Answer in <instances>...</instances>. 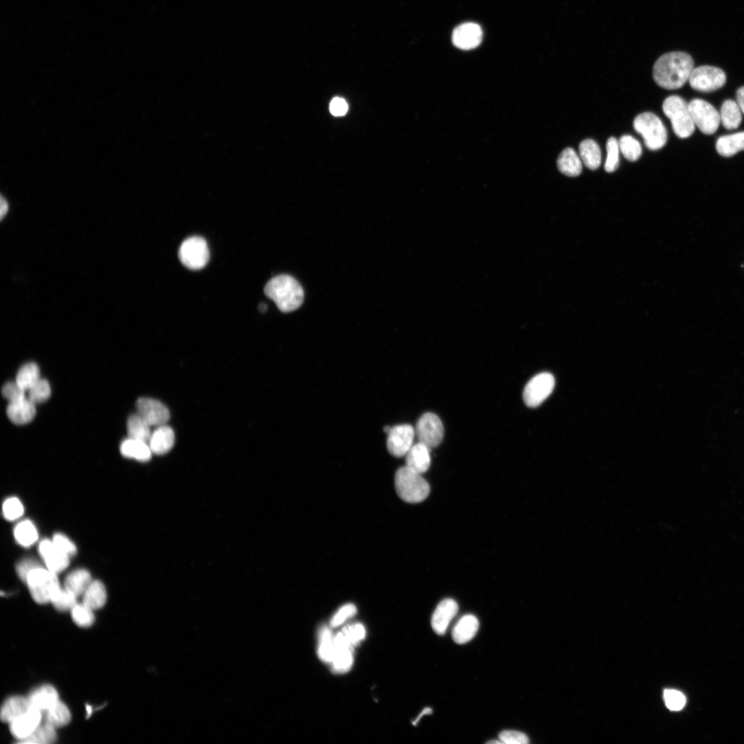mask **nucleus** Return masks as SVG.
Wrapping results in <instances>:
<instances>
[{
	"label": "nucleus",
	"instance_id": "obj_1",
	"mask_svg": "<svg viewBox=\"0 0 744 744\" xmlns=\"http://www.w3.org/2000/svg\"><path fill=\"white\" fill-rule=\"evenodd\" d=\"M694 69V61L689 54L670 52L656 61L653 70V79L663 89H679L689 80Z\"/></svg>",
	"mask_w": 744,
	"mask_h": 744
},
{
	"label": "nucleus",
	"instance_id": "obj_2",
	"mask_svg": "<svg viewBox=\"0 0 744 744\" xmlns=\"http://www.w3.org/2000/svg\"><path fill=\"white\" fill-rule=\"evenodd\" d=\"M265 294L273 300L283 313H291L301 307L304 299L300 284L289 275H279L272 279L265 287Z\"/></svg>",
	"mask_w": 744,
	"mask_h": 744
},
{
	"label": "nucleus",
	"instance_id": "obj_3",
	"mask_svg": "<svg viewBox=\"0 0 744 744\" xmlns=\"http://www.w3.org/2000/svg\"><path fill=\"white\" fill-rule=\"evenodd\" d=\"M421 475L407 466L397 471L394 479L395 488L399 497L405 502L419 504L428 497L430 487Z\"/></svg>",
	"mask_w": 744,
	"mask_h": 744
},
{
	"label": "nucleus",
	"instance_id": "obj_4",
	"mask_svg": "<svg viewBox=\"0 0 744 744\" xmlns=\"http://www.w3.org/2000/svg\"><path fill=\"white\" fill-rule=\"evenodd\" d=\"M665 115L670 120L675 135L681 139L690 137L695 125L689 111L688 104L681 98L673 95L665 100L662 106Z\"/></svg>",
	"mask_w": 744,
	"mask_h": 744
},
{
	"label": "nucleus",
	"instance_id": "obj_5",
	"mask_svg": "<svg viewBox=\"0 0 744 744\" xmlns=\"http://www.w3.org/2000/svg\"><path fill=\"white\" fill-rule=\"evenodd\" d=\"M25 583L33 599L41 605L51 602L61 588L57 574L42 566L33 570L27 576Z\"/></svg>",
	"mask_w": 744,
	"mask_h": 744
},
{
	"label": "nucleus",
	"instance_id": "obj_6",
	"mask_svg": "<svg viewBox=\"0 0 744 744\" xmlns=\"http://www.w3.org/2000/svg\"><path fill=\"white\" fill-rule=\"evenodd\" d=\"M633 127L642 136L649 150H657L666 145L668 139L666 128L655 114L646 112L639 115L634 120Z\"/></svg>",
	"mask_w": 744,
	"mask_h": 744
},
{
	"label": "nucleus",
	"instance_id": "obj_7",
	"mask_svg": "<svg viewBox=\"0 0 744 744\" xmlns=\"http://www.w3.org/2000/svg\"><path fill=\"white\" fill-rule=\"evenodd\" d=\"M179 258L182 264L192 271L203 269L209 262L207 244L200 236H192L185 240L179 247Z\"/></svg>",
	"mask_w": 744,
	"mask_h": 744
},
{
	"label": "nucleus",
	"instance_id": "obj_8",
	"mask_svg": "<svg viewBox=\"0 0 744 744\" xmlns=\"http://www.w3.org/2000/svg\"><path fill=\"white\" fill-rule=\"evenodd\" d=\"M688 81L694 90L702 93H710L724 86L726 82V76L719 68L701 66L692 70Z\"/></svg>",
	"mask_w": 744,
	"mask_h": 744
},
{
	"label": "nucleus",
	"instance_id": "obj_9",
	"mask_svg": "<svg viewBox=\"0 0 744 744\" xmlns=\"http://www.w3.org/2000/svg\"><path fill=\"white\" fill-rule=\"evenodd\" d=\"M688 107L695 125L702 133L712 135L718 130L719 113L712 105L703 100L695 99L688 104Z\"/></svg>",
	"mask_w": 744,
	"mask_h": 744
},
{
	"label": "nucleus",
	"instance_id": "obj_10",
	"mask_svg": "<svg viewBox=\"0 0 744 744\" xmlns=\"http://www.w3.org/2000/svg\"><path fill=\"white\" fill-rule=\"evenodd\" d=\"M555 384V378L550 373L543 372L534 376L524 390L523 400L526 405L537 407L541 405L552 394Z\"/></svg>",
	"mask_w": 744,
	"mask_h": 744
},
{
	"label": "nucleus",
	"instance_id": "obj_11",
	"mask_svg": "<svg viewBox=\"0 0 744 744\" xmlns=\"http://www.w3.org/2000/svg\"><path fill=\"white\" fill-rule=\"evenodd\" d=\"M415 431L419 442L430 449L438 446L444 436L442 422L433 413L423 414L418 420Z\"/></svg>",
	"mask_w": 744,
	"mask_h": 744
},
{
	"label": "nucleus",
	"instance_id": "obj_12",
	"mask_svg": "<svg viewBox=\"0 0 744 744\" xmlns=\"http://www.w3.org/2000/svg\"><path fill=\"white\" fill-rule=\"evenodd\" d=\"M387 447L395 457L406 455L414 445L416 431L410 425H401L391 427L387 433Z\"/></svg>",
	"mask_w": 744,
	"mask_h": 744
},
{
	"label": "nucleus",
	"instance_id": "obj_13",
	"mask_svg": "<svg viewBox=\"0 0 744 744\" xmlns=\"http://www.w3.org/2000/svg\"><path fill=\"white\" fill-rule=\"evenodd\" d=\"M137 414L151 427H159L170 420V412L161 402L150 398H141L136 403Z\"/></svg>",
	"mask_w": 744,
	"mask_h": 744
},
{
	"label": "nucleus",
	"instance_id": "obj_14",
	"mask_svg": "<svg viewBox=\"0 0 744 744\" xmlns=\"http://www.w3.org/2000/svg\"><path fill=\"white\" fill-rule=\"evenodd\" d=\"M335 654L332 662V670L336 673H348L354 663V646L341 631L334 638Z\"/></svg>",
	"mask_w": 744,
	"mask_h": 744
},
{
	"label": "nucleus",
	"instance_id": "obj_15",
	"mask_svg": "<svg viewBox=\"0 0 744 744\" xmlns=\"http://www.w3.org/2000/svg\"><path fill=\"white\" fill-rule=\"evenodd\" d=\"M481 27L475 23H467L456 27L452 34V42L457 48L468 51L477 48L482 41Z\"/></svg>",
	"mask_w": 744,
	"mask_h": 744
},
{
	"label": "nucleus",
	"instance_id": "obj_16",
	"mask_svg": "<svg viewBox=\"0 0 744 744\" xmlns=\"http://www.w3.org/2000/svg\"><path fill=\"white\" fill-rule=\"evenodd\" d=\"M42 712L32 708L27 712L10 723V730L21 741L29 737L41 724Z\"/></svg>",
	"mask_w": 744,
	"mask_h": 744
},
{
	"label": "nucleus",
	"instance_id": "obj_17",
	"mask_svg": "<svg viewBox=\"0 0 744 744\" xmlns=\"http://www.w3.org/2000/svg\"><path fill=\"white\" fill-rule=\"evenodd\" d=\"M39 553L47 568L55 574L63 572L69 565L70 557L58 551L53 541H43L39 545Z\"/></svg>",
	"mask_w": 744,
	"mask_h": 744
},
{
	"label": "nucleus",
	"instance_id": "obj_18",
	"mask_svg": "<svg viewBox=\"0 0 744 744\" xmlns=\"http://www.w3.org/2000/svg\"><path fill=\"white\" fill-rule=\"evenodd\" d=\"M458 611V605L452 599H445L438 605L431 618V627L440 635H444Z\"/></svg>",
	"mask_w": 744,
	"mask_h": 744
},
{
	"label": "nucleus",
	"instance_id": "obj_19",
	"mask_svg": "<svg viewBox=\"0 0 744 744\" xmlns=\"http://www.w3.org/2000/svg\"><path fill=\"white\" fill-rule=\"evenodd\" d=\"M7 414L10 420L16 425L28 424L34 419L36 415V404L28 398L11 403L8 407Z\"/></svg>",
	"mask_w": 744,
	"mask_h": 744
},
{
	"label": "nucleus",
	"instance_id": "obj_20",
	"mask_svg": "<svg viewBox=\"0 0 744 744\" xmlns=\"http://www.w3.org/2000/svg\"><path fill=\"white\" fill-rule=\"evenodd\" d=\"M430 449L420 442L414 444L405 455V466L420 474L427 472L431 464Z\"/></svg>",
	"mask_w": 744,
	"mask_h": 744
},
{
	"label": "nucleus",
	"instance_id": "obj_21",
	"mask_svg": "<svg viewBox=\"0 0 744 744\" xmlns=\"http://www.w3.org/2000/svg\"><path fill=\"white\" fill-rule=\"evenodd\" d=\"M174 441V431L170 427L164 425L153 431L148 444L153 453L164 455L172 449Z\"/></svg>",
	"mask_w": 744,
	"mask_h": 744
},
{
	"label": "nucleus",
	"instance_id": "obj_22",
	"mask_svg": "<svg viewBox=\"0 0 744 744\" xmlns=\"http://www.w3.org/2000/svg\"><path fill=\"white\" fill-rule=\"evenodd\" d=\"M28 699L32 708L47 712L59 701V695L54 686L45 685L34 690Z\"/></svg>",
	"mask_w": 744,
	"mask_h": 744
},
{
	"label": "nucleus",
	"instance_id": "obj_23",
	"mask_svg": "<svg viewBox=\"0 0 744 744\" xmlns=\"http://www.w3.org/2000/svg\"><path fill=\"white\" fill-rule=\"evenodd\" d=\"M479 629V621L473 615L462 617L455 625L452 631L453 641L458 644H463L471 640Z\"/></svg>",
	"mask_w": 744,
	"mask_h": 744
},
{
	"label": "nucleus",
	"instance_id": "obj_24",
	"mask_svg": "<svg viewBox=\"0 0 744 744\" xmlns=\"http://www.w3.org/2000/svg\"><path fill=\"white\" fill-rule=\"evenodd\" d=\"M32 706L28 698L14 696L5 701L1 708V719L3 722L11 723L26 712Z\"/></svg>",
	"mask_w": 744,
	"mask_h": 744
},
{
	"label": "nucleus",
	"instance_id": "obj_25",
	"mask_svg": "<svg viewBox=\"0 0 744 744\" xmlns=\"http://www.w3.org/2000/svg\"><path fill=\"white\" fill-rule=\"evenodd\" d=\"M122 455L128 458L140 462H148L152 457L153 452L148 442L128 438L120 445Z\"/></svg>",
	"mask_w": 744,
	"mask_h": 744
},
{
	"label": "nucleus",
	"instance_id": "obj_26",
	"mask_svg": "<svg viewBox=\"0 0 744 744\" xmlns=\"http://www.w3.org/2000/svg\"><path fill=\"white\" fill-rule=\"evenodd\" d=\"M557 165L559 170L568 177H578L583 170V163L576 151L565 148L559 155Z\"/></svg>",
	"mask_w": 744,
	"mask_h": 744
},
{
	"label": "nucleus",
	"instance_id": "obj_27",
	"mask_svg": "<svg viewBox=\"0 0 744 744\" xmlns=\"http://www.w3.org/2000/svg\"><path fill=\"white\" fill-rule=\"evenodd\" d=\"M717 153L725 157H730L744 150V132L720 137L716 142Z\"/></svg>",
	"mask_w": 744,
	"mask_h": 744
},
{
	"label": "nucleus",
	"instance_id": "obj_28",
	"mask_svg": "<svg viewBox=\"0 0 744 744\" xmlns=\"http://www.w3.org/2000/svg\"><path fill=\"white\" fill-rule=\"evenodd\" d=\"M93 582L90 573L85 570H78L67 576L65 588L76 596H83Z\"/></svg>",
	"mask_w": 744,
	"mask_h": 744
},
{
	"label": "nucleus",
	"instance_id": "obj_29",
	"mask_svg": "<svg viewBox=\"0 0 744 744\" xmlns=\"http://www.w3.org/2000/svg\"><path fill=\"white\" fill-rule=\"evenodd\" d=\"M580 156L590 170H597L601 164L602 153L599 145L593 139H585L579 146Z\"/></svg>",
	"mask_w": 744,
	"mask_h": 744
},
{
	"label": "nucleus",
	"instance_id": "obj_30",
	"mask_svg": "<svg viewBox=\"0 0 744 744\" xmlns=\"http://www.w3.org/2000/svg\"><path fill=\"white\" fill-rule=\"evenodd\" d=\"M106 600L107 593L104 584L98 580H93L83 595V604L94 611L102 608Z\"/></svg>",
	"mask_w": 744,
	"mask_h": 744
},
{
	"label": "nucleus",
	"instance_id": "obj_31",
	"mask_svg": "<svg viewBox=\"0 0 744 744\" xmlns=\"http://www.w3.org/2000/svg\"><path fill=\"white\" fill-rule=\"evenodd\" d=\"M719 117L720 123L727 130L736 129L742 121L741 111L737 103L731 100L723 102Z\"/></svg>",
	"mask_w": 744,
	"mask_h": 744
},
{
	"label": "nucleus",
	"instance_id": "obj_32",
	"mask_svg": "<svg viewBox=\"0 0 744 744\" xmlns=\"http://www.w3.org/2000/svg\"><path fill=\"white\" fill-rule=\"evenodd\" d=\"M151 426L137 413L132 414L127 420V431L129 438L149 442L152 431Z\"/></svg>",
	"mask_w": 744,
	"mask_h": 744
},
{
	"label": "nucleus",
	"instance_id": "obj_33",
	"mask_svg": "<svg viewBox=\"0 0 744 744\" xmlns=\"http://www.w3.org/2000/svg\"><path fill=\"white\" fill-rule=\"evenodd\" d=\"M71 720L69 708L60 700L46 712L45 722L55 728L67 725Z\"/></svg>",
	"mask_w": 744,
	"mask_h": 744
},
{
	"label": "nucleus",
	"instance_id": "obj_34",
	"mask_svg": "<svg viewBox=\"0 0 744 744\" xmlns=\"http://www.w3.org/2000/svg\"><path fill=\"white\" fill-rule=\"evenodd\" d=\"M334 636L330 628H321L319 633L318 656L326 663H332L335 654Z\"/></svg>",
	"mask_w": 744,
	"mask_h": 744
},
{
	"label": "nucleus",
	"instance_id": "obj_35",
	"mask_svg": "<svg viewBox=\"0 0 744 744\" xmlns=\"http://www.w3.org/2000/svg\"><path fill=\"white\" fill-rule=\"evenodd\" d=\"M16 541L23 547L29 548L38 539V533L34 524L26 520L20 523L14 530Z\"/></svg>",
	"mask_w": 744,
	"mask_h": 744
},
{
	"label": "nucleus",
	"instance_id": "obj_36",
	"mask_svg": "<svg viewBox=\"0 0 744 744\" xmlns=\"http://www.w3.org/2000/svg\"><path fill=\"white\" fill-rule=\"evenodd\" d=\"M41 379V371L38 365L28 363L20 368L16 382L25 390L29 391Z\"/></svg>",
	"mask_w": 744,
	"mask_h": 744
},
{
	"label": "nucleus",
	"instance_id": "obj_37",
	"mask_svg": "<svg viewBox=\"0 0 744 744\" xmlns=\"http://www.w3.org/2000/svg\"><path fill=\"white\" fill-rule=\"evenodd\" d=\"M56 739V728L45 722L44 724H41L29 737L21 741V743L50 744L55 743Z\"/></svg>",
	"mask_w": 744,
	"mask_h": 744
},
{
	"label": "nucleus",
	"instance_id": "obj_38",
	"mask_svg": "<svg viewBox=\"0 0 744 744\" xmlns=\"http://www.w3.org/2000/svg\"><path fill=\"white\" fill-rule=\"evenodd\" d=\"M620 150L624 157L630 161L638 160L642 153L640 142L631 135H624L619 141Z\"/></svg>",
	"mask_w": 744,
	"mask_h": 744
},
{
	"label": "nucleus",
	"instance_id": "obj_39",
	"mask_svg": "<svg viewBox=\"0 0 744 744\" xmlns=\"http://www.w3.org/2000/svg\"><path fill=\"white\" fill-rule=\"evenodd\" d=\"M77 596L65 588H60L51 602L57 610L67 611H71L77 605Z\"/></svg>",
	"mask_w": 744,
	"mask_h": 744
},
{
	"label": "nucleus",
	"instance_id": "obj_40",
	"mask_svg": "<svg viewBox=\"0 0 744 744\" xmlns=\"http://www.w3.org/2000/svg\"><path fill=\"white\" fill-rule=\"evenodd\" d=\"M51 395L52 388L49 383L45 379H41L29 390L28 398L36 405L48 401Z\"/></svg>",
	"mask_w": 744,
	"mask_h": 744
},
{
	"label": "nucleus",
	"instance_id": "obj_41",
	"mask_svg": "<svg viewBox=\"0 0 744 744\" xmlns=\"http://www.w3.org/2000/svg\"><path fill=\"white\" fill-rule=\"evenodd\" d=\"M74 622L79 627L87 628L93 624L95 616L93 610L83 603L77 605L71 610Z\"/></svg>",
	"mask_w": 744,
	"mask_h": 744
},
{
	"label": "nucleus",
	"instance_id": "obj_42",
	"mask_svg": "<svg viewBox=\"0 0 744 744\" xmlns=\"http://www.w3.org/2000/svg\"><path fill=\"white\" fill-rule=\"evenodd\" d=\"M607 158L605 169L607 172H615L620 164L619 142L615 137H610L607 143Z\"/></svg>",
	"mask_w": 744,
	"mask_h": 744
},
{
	"label": "nucleus",
	"instance_id": "obj_43",
	"mask_svg": "<svg viewBox=\"0 0 744 744\" xmlns=\"http://www.w3.org/2000/svg\"><path fill=\"white\" fill-rule=\"evenodd\" d=\"M3 511L5 518L10 521L20 519L24 515V507L17 498H10L3 504Z\"/></svg>",
	"mask_w": 744,
	"mask_h": 744
},
{
	"label": "nucleus",
	"instance_id": "obj_44",
	"mask_svg": "<svg viewBox=\"0 0 744 744\" xmlns=\"http://www.w3.org/2000/svg\"><path fill=\"white\" fill-rule=\"evenodd\" d=\"M664 699L666 707L673 711H679L681 710L686 704V697L681 692L673 690L666 689L664 692Z\"/></svg>",
	"mask_w": 744,
	"mask_h": 744
},
{
	"label": "nucleus",
	"instance_id": "obj_45",
	"mask_svg": "<svg viewBox=\"0 0 744 744\" xmlns=\"http://www.w3.org/2000/svg\"><path fill=\"white\" fill-rule=\"evenodd\" d=\"M26 390L20 386L16 382L6 383L2 389L3 396L10 403H15L26 398Z\"/></svg>",
	"mask_w": 744,
	"mask_h": 744
},
{
	"label": "nucleus",
	"instance_id": "obj_46",
	"mask_svg": "<svg viewBox=\"0 0 744 744\" xmlns=\"http://www.w3.org/2000/svg\"><path fill=\"white\" fill-rule=\"evenodd\" d=\"M341 632L354 646L358 645L366 636V629L365 627L360 623L348 625Z\"/></svg>",
	"mask_w": 744,
	"mask_h": 744
},
{
	"label": "nucleus",
	"instance_id": "obj_47",
	"mask_svg": "<svg viewBox=\"0 0 744 744\" xmlns=\"http://www.w3.org/2000/svg\"><path fill=\"white\" fill-rule=\"evenodd\" d=\"M357 613V609L353 604H347L341 607L335 614L330 621L332 628L339 627L344 624L348 620L354 617Z\"/></svg>",
	"mask_w": 744,
	"mask_h": 744
},
{
	"label": "nucleus",
	"instance_id": "obj_48",
	"mask_svg": "<svg viewBox=\"0 0 744 744\" xmlns=\"http://www.w3.org/2000/svg\"><path fill=\"white\" fill-rule=\"evenodd\" d=\"M52 541L58 550L63 554L69 557L76 554L77 548L75 544L64 534H56Z\"/></svg>",
	"mask_w": 744,
	"mask_h": 744
},
{
	"label": "nucleus",
	"instance_id": "obj_49",
	"mask_svg": "<svg viewBox=\"0 0 744 744\" xmlns=\"http://www.w3.org/2000/svg\"><path fill=\"white\" fill-rule=\"evenodd\" d=\"M499 739L505 744H528V736L523 732L516 730H504L499 734Z\"/></svg>",
	"mask_w": 744,
	"mask_h": 744
},
{
	"label": "nucleus",
	"instance_id": "obj_50",
	"mask_svg": "<svg viewBox=\"0 0 744 744\" xmlns=\"http://www.w3.org/2000/svg\"><path fill=\"white\" fill-rule=\"evenodd\" d=\"M41 565L34 560L27 559L23 561L17 566V572L20 578L25 582L28 574L34 569Z\"/></svg>",
	"mask_w": 744,
	"mask_h": 744
},
{
	"label": "nucleus",
	"instance_id": "obj_51",
	"mask_svg": "<svg viewBox=\"0 0 744 744\" xmlns=\"http://www.w3.org/2000/svg\"><path fill=\"white\" fill-rule=\"evenodd\" d=\"M330 109L333 115L343 116L347 113L348 105L343 99L336 98L331 102Z\"/></svg>",
	"mask_w": 744,
	"mask_h": 744
},
{
	"label": "nucleus",
	"instance_id": "obj_52",
	"mask_svg": "<svg viewBox=\"0 0 744 744\" xmlns=\"http://www.w3.org/2000/svg\"><path fill=\"white\" fill-rule=\"evenodd\" d=\"M736 101L741 113L744 114V87L737 90Z\"/></svg>",
	"mask_w": 744,
	"mask_h": 744
},
{
	"label": "nucleus",
	"instance_id": "obj_53",
	"mask_svg": "<svg viewBox=\"0 0 744 744\" xmlns=\"http://www.w3.org/2000/svg\"><path fill=\"white\" fill-rule=\"evenodd\" d=\"M9 203L5 198L1 199V217L2 219L7 215L9 211Z\"/></svg>",
	"mask_w": 744,
	"mask_h": 744
},
{
	"label": "nucleus",
	"instance_id": "obj_54",
	"mask_svg": "<svg viewBox=\"0 0 744 744\" xmlns=\"http://www.w3.org/2000/svg\"><path fill=\"white\" fill-rule=\"evenodd\" d=\"M431 713H432V710H431V708H428V707H427V708H425V709H424V710H422V712L420 713V715H418V717H417V719H416V720H415V721H414L413 722V725H416V723H418V721H419L420 720V719H421V718H422V717H423L424 715H426V714H431Z\"/></svg>",
	"mask_w": 744,
	"mask_h": 744
},
{
	"label": "nucleus",
	"instance_id": "obj_55",
	"mask_svg": "<svg viewBox=\"0 0 744 744\" xmlns=\"http://www.w3.org/2000/svg\"><path fill=\"white\" fill-rule=\"evenodd\" d=\"M267 309H268V307H267V306L266 304H261L260 306V311L262 313L267 312Z\"/></svg>",
	"mask_w": 744,
	"mask_h": 744
},
{
	"label": "nucleus",
	"instance_id": "obj_56",
	"mask_svg": "<svg viewBox=\"0 0 744 744\" xmlns=\"http://www.w3.org/2000/svg\"><path fill=\"white\" fill-rule=\"evenodd\" d=\"M87 717H89L92 714V708H91V706H89V705L87 706Z\"/></svg>",
	"mask_w": 744,
	"mask_h": 744
},
{
	"label": "nucleus",
	"instance_id": "obj_57",
	"mask_svg": "<svg viewBox=\"0 0 744 744\" xmlns=\"http://www.w3.org/2000/svg\"><path fill=\"white\" fill-rule=\"evenodd\" d=\"M487 743H490V744H492V743H503V742L501 740H499H499H492V741H488Z\"/></svg>",
	"mask_w": 744,
	"mask_h": 744
}]
</instances>
